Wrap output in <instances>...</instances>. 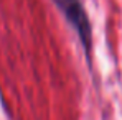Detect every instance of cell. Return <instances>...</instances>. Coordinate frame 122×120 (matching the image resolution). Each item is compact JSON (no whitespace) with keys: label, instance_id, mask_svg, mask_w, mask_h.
<instances>
[{"label":"cell","instance_id":"6da1fadb","mask_svg":"<svg viewBox=\"0 0 122 120\" xmlns=\"http://www.w3.org/2000/svg\"><path fill=\"white\" fill-rule=\"evenodd\" d=\"M53 2L61 10L64 18L69 21L73 30L78 33L84 46V51L89 56L91 48H92V28H91L89 17L86 13V8L82 5V0H53Z\"/></svg>","mask_w":122,"mask_h":120}]
</instances>
